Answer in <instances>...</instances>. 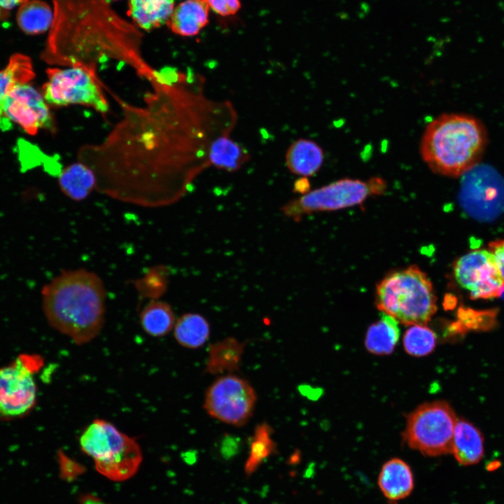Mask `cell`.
I'll list each match as a JSON object with an SVG mask.
<instances>
[{"label": "cell", "mask_w": 504, "mask_h": 504, "mask_svg": "<svg viewBox=\"0 0 504 504\" xmlns=\"http://www.w3.org/2000/svg\"><path fill=\"white\" fill-rule=\"evenodd\" d=\"M41 298L49 324L78 345L92 340L104 326L106 292L94 272L62 270L43 287Z\"/></svg>", "instance_id": "1"}, {"label": "cell", "mask_w": 504, "mask_h": 504, "mask_svg": "<svg viewBox=\"0 0 504 504\" xmlns=\"http://www.w3.org/2000/svg\"><path fill=\"white\" fill-rule=\"evenodd\" d=\"M487 140L486 128L477 118L465 113H443L426 125L419 151L434 173L458 177L480 162Z\"/></svg>", "instance_id": "2"}, {"label": "cell", "mask_w": 504, "mask_h": 504, "mask_svg": "<svg viewBox=\"0 0 504 504\" xmlns=\"http://www.w3.org/2000/svg\"><path fill=\"white\" fill-rule=\"evenodd\" d=\"M376 305L407 326H425L437 310L432 283L416 265L386 276L377 286Z\"/></svg>", "instance_id": "3"}, {"label": "cell", "mask_w": 504, "mask_h": 504, "mask_svg": "<svg viewBox=\"0 0 504 504\" xmlns=\"http://www.w3.org/2000/svg\"><path fill=\"white\" fill-rule=\"evenodd\" d=\"M79 444L82 451L94 461L96 470L114 482L130 479L142 461V451L136 440L104 419L90 423L81 434Z\"/></svg>", "instance_id": "4"}, {"label": "cell", "mask_w": 504, "mask_h": 504, "mask_svg": "<svg viewBox=\"0 0 504 504\" xmlns=\"http://www.w3.org/2000/svg\"><path fill=\"white\" fill-rule=\"evenodd\" d=\"M456 421L452 408L444 401L422 404L410 414L403 440L426 456L451 454Z\"/></svg>", "instance_id": "5"}, {"label": "cell", "mask_w": 504, "mask_h": 504, "mask_svg": "<svg viewBox=\"0 0 504 504\" xmlns=\"http://www.w3.org/2000/svg\"><path fill=\"white\" fill-rule=\"evenodd\" d=\"M386 182L379 177L367 181L342 178L308 191L282 208L283 213L295 221L314 212L335 211L363 202L369 196L382 194Z\"/></svg>", "instance_id": "6"}, {"label": "cell", "mask_w": 504, "mask_h": 504, "mask_svg": "<svg viewBox=\"0 0 504 504\" xmlns=\"http://www.w3.org/2000/svg\"><path fill=\"white\" fill-rule=\"evenodd\" d=\"M43 85L46 102L55 106L80 104L106 113L108 104L96 76L95 70L82 65L47 70Z\"/></svg>", "instance_id": "7"}, {"label": "cell", "mask_w": 504, "mask_h": 504, "mask_svg": "<svg viewBox=\"0 0 504 504\" xmlns=\"http://www.w3.org/2000/svg\"><path fill=\"white\" fill-rule=\"evenodd\" d=\"M256 400L255 391L248 381L227 374L209 387L203 407L211 417L241 427L252 416Z\"/></svg>", "instance_id": "8"}, {"label": "cell", "mask_w": 504, "mask_h": 504, "mask_svg": "<svg viewBox=\"0 0 504 504\" xmlns=\"http://www.w3.org/2000/svg\"><path fill=\"white\" fill-rule=\"evenodd\" d=\"M42 365L39 357L22 355L0 368V416L11 419L28 414L37 398L35 373Z\"/></svg>", "instance_id": "9"}, {"label": "cell", "mask_w": 504, "mask_h": 504, "mask_svg": "<svg viewBox=\"0 0 504 504\" xmlns=\"http://www.w3.org/2000/svg\"><path fill=\"white\" fill-rule=\"evenodd\" d=\"M454 274L475 300L500 296L504 289V279L489 251L475 250L463 255L455 262Z\"/></svg>", "instance_id": "10"}, {"label": "cell", "mask_w": 504, "mask_h": 504, "mask_svg": "<svg viewBox=\"0 0 504 504\" xmlns=\"http://www.w3.org/2000/svg\"><path fill=\"white\" fill-rule=\"evenodd\" d=\"M47 104L43 96L29 83L14 85L4 106V117L8 129L11 122H15L31 135L40 128L52 130L53 118Z\"/></svg>", "instance_id": "11"}, {"label": "cell", "mask_w": 504, "mask_h": 504, "mask_svg": "<svg viewBox=\"0 0 504 504\" xmlns=\"http://www.w3.org/2000/svg\"><path fill=\"white\" fill-rule=\"evenodd\" d=\"M463 174L460 203L464 211L475 219L488 221L504 211V186L493 180L476 179L468 172Z\"/></svg>", "instance_id": "12"}, {"label": "cell", "mask_w": 504, "mask_h": 504, "mask_svg": "<svg viewBox=\"0 0 504 504\" xmlns=\"http://www.w3.org/2000/svg\"><path fill=\"white\" fill-rule=\"evenodd\" d=\"M377 483L384 497L388 501L396 503L408 497L412 492L414 475L405 461L394 458L382 465Z\"/></svg>", "instance_id": "13"}, {"label": "cell", "mask_w": 504, "mask_h": 504, "mask_svg": "<svg viewBox=\"0 0 504 504\" xmlns=\"http://www.w3.org/2000/svg\"><path fill=\"white\" fill-rule=\"evenodd\" d=\"M209 9L204 0H185L174 8L167 24L178 35L195 36L208 24Z\"/></svg>", "instance_id": "14"}, {"label": "cell", "mask_w": 504, "mask_h": 504, "mask_svg": "<svg viewBox=\"0 0 504 504\" xmlns=\"http://www.w3.org/2000/svg\"><path fill=\"white\" fill-rule=\"evenodd\" d=\"M463 465L477 463L484 454V438L481 432L465 419H457L453 435L452 452Z\"/></svg>", "instance_id": "15"}, {"label": "cell", "mask_w": 504, "mask_h": 504, "mask_svg": "<svg viewBox=\"0 0 504 504\" xmlns=\"http://www.w3.org/2000/svg\"><path fill=\"white\" fill-rule=\"evenodd\" d=\"M323 160L322 148L315 141L306 139L293 142L285 155L288 169L302 177L315 174L321 167Z\"/></svg>", "instance_id": "16"}, {"label": "cell", "mask_w": 504, "mask_h": 504, "mask_svg": "<svg viewBox=\"0 0 504 504\" xmlns=\"http://www.w3.org/2000/svg\"><path fill=\"white\" fill-rule=\"evenodd\" d=\"M58 183L66 197L75 202H80L97 188V178L93 169L88 164L76 162L62 170Z\"/></svg>", "instance_id": "17"}, {"label": "cell", "mask_w": 504, "mask_h": 504, "mask_svg": "<svg viewBox=\"0 0 504 504\" xmlns=\"http://www.w3.org/2000/svg\"><path fill=\"white\" fill-rule=\"evenodd\" d=\"M174 4L175 0H130L128 15L138 27L150 31L167 24Z\"/></svg>", "instance_id": "18"}, {"label": "cell", "mask_w": 504, "mask_h": 504, "mask_svg": "<svg viewBox=\"0 0 504 504\" xmlns=\"http://www.w3.org/2000/svg\"><path fill=\"white\" fill-rule=\"evenodd\" d=\"M208 158L211 166L233 172L247 162L251 156L247 150L234 141L230 135H221L211 143Z\"/></svg>", "instance_id": "19"}, {"label": "cell", "mask_w": 504, "mask_h": 504, "mask_svg": "<svg viewBox=\"0 0 504 504\" xmlns=\"http://www.w3.org/2000/svg\"><path fill=\"white\" fill-rule=\"evenodd\" d=\"M244 343L227 337L209 346L206 371L213 374L230 373L239 369Z\"/></svg>", "instance_id": "20"}, {"label": "cell", "mask_w": 504, "mask_h": 504, "mask_svg": "<svg viewBox=\"0 0 504 504\" xmlns=\"http://www.w3.org/2000/svg\"><path fill=\"white\" fill-rule=\"evenodd\" d=\"M34 76L31 59L22 54L11 56L6 68L0 70V129L8 130L4 117V106L8 92L17 84L28 83Z\"/></svg>", "instance_id": "21"}, {"label": "cell", "mask_w": 504, "mask_h": 504, "mask_svg": "<svg viewBox=\"0 0 504 504\" xmlns=\"http://www.w3.org/2000/svg\"><path fill=\"white\" fill-rule=\"evenodd\" d=\"M399 337L398 321L393 316L382 312L379 320L368 328L365 345L370 353L386 355L393 351Z\"/></svg>", "instance_id": "22"}, {"label": "cell", "mask_w": 504, "mask_h": 504, "mask_svg": "<svg viewBox=\"0 0 504 504\" xmlns=\"http://www.w3.org/2000/svg\"><path fill=\"white\" fill-rule=\"evenodd\" d=\"M144 330L153 337H162L174 326L175 316L171 306L158 299L150 300L139 315Z\"/></svg>", "instance_id": "23"}, {"label": "cell", "mask_w": 504, "mask_h": 504, "mask_svg": "<svg viewBox=\"0 0 504 504\" xmlns=\"http://www.w3.org/2000/svg\"><path fill=\"white\" fill-rule=\"evenodd\" d=\"M174 334L176 340L183 346L197 349L209 339L210 326L206 318L199 314H183L175 322Z\"/></svg>", "instance_id": "24"}, {"label": "cell", "mask_w": 504, "mask_h": 504, "mask_svg": "<svg viewBox=\"0 0 504 504\" xmlns=\"http://www.w3.org/2000/svg\"><path fill=\"white\" fill-rule=\"evenodd\" d=\"M54 16L49 5L41 0H27L20 5L17 22L23 32L36 35L46 31Z\"/></svg>", "instance_id": "25"}, {"label": "cell", "mask_w": 504, "mask_h": 504, "mask_svg": "<svg viewBox=\"0 0 504 504\" xmlns=\"http://www.w3.org/2000/svg\"><path fill=\"white\" fill-rule=\"evenodd\" d=\"M272 428L266 422L257 425L250 444L249 454L244 466L246 475L255 472L260 464L275 452L276 443L272 438Z\"/></svg>", "instance_id": "26"}, {"label": "cell", "mask_w": 504, "mask_h": 504, "mask_svg": "<svg viewBox=\"0 0 504 504\" xmlns=\"http://www.w3.org/2000/svg\"><path fill=\"white\" fill-rule=\"evenodd\" d=\"M403 345L407 354L417 357L424 356L435 349L436 336L426 326L412 325L404 334Z\"/></svg>", "instance_id": "27"}, {"label": "cell", "mask_w": 504, "mask_h": 504, "mask_svg": "<svg viewBox=\"0 0 504 504\" xmlns=\"http://www.w3.org/2000/svg\"><path fill=\"white\" fill-rule=\"evenodd\" d=\"M166 270L163 267L152 268L136 284L140 293L151 298V300L158 299V296L166 290Z\"/></svg>", "instance_id": "28"}, {"label": "cell", "mask_w": 504, "mask_h": 504, "mask_svg": "<svg viewBox=\"0 0 504 504\" xmlns=\"http://www.w3.org/2000/svg\"><path fill=\"white\" fill-rule=\"evenodd\" d=\"M210 9L221 16L235 15L241 8L240 0H204Z\"/></svg>", "instance_id": "29"}, {"label": "cell", "mask_w": 504, "mask_h": 504, "mask_svg": "<svg viewBox=\"0 0 504 504\" xmlns=\"http://www.w3.org/2000/svg\"><path fill=\"white\" fill-rule=\"evenodd\" d=\"M489 248L494 258L500 274L504 279V239L491 242Z\"/></svg>", "instance_id": "30"}, {"label": "cell", "mask_w": 504, "mask_h": 504, "mask_svg": "<svg viewBox=\"0 0 504 504\" xmlns=\"http://www.w3.org/2000/svg\"><path fill=\"white\" fill-rule=\"evenodd\" d=\"M234 442H236L230 440L223 442L221 447V453L225 458H229L234 456L237 453L238 447Z\"/></svg>", "instance_id": "31"}, {"label": "cell", "mask_w": 504, "mask_h": 504, "mask_svg": "<svg viewBox=\"0 0 504 504\" xmlns=\"http://www.w3.org/2000/svg\"><path fill=\"white\" fill-rule=\"evenodd\" d=\"M80 504H111L92 494H83L80 497Z\"/></svg>", "instance_id": "32"}, {"label": "cell", "mask_w": 504, "mask_h": 504, "mask_svg": "<svg viewBox=\"0 0 504 504\" xmlns=\"http://www.w3.org/2000/svg\"><path fill=\"white\" fill-rule=\"evenodd\" d=\"M309 183L306 177L297 180L294 185V190L297 192L305 194L309 191Z\"/></svg>", "instance_id": "33"}, {"label": "cell", "mask_w": 504, "mask_h": 504, "mask_svg": "<svg viewBox=\"0 0 504 504\" xmlns=\"http://www.w3.org/2000/svg\"><path fill=\"white\" fill-rule=\"evenodd\" d=\"M26 1L27 0H0V7L5 10H9Z\"/></svg>", "instance_id": "34"}, {"label": "cell", "mask_w": 504, "mask_h": 504, "mask_svg": "<svg viewBox=\"0 0 504 504\" xmlns=\"http://www.w3.org/2000/svg\"><path fill=\"white\" fill-rule=\"evenodd\" d=\"M501 295L504 297V289Z\"/></svg>", "instance_id": "35"}]
</instances>
